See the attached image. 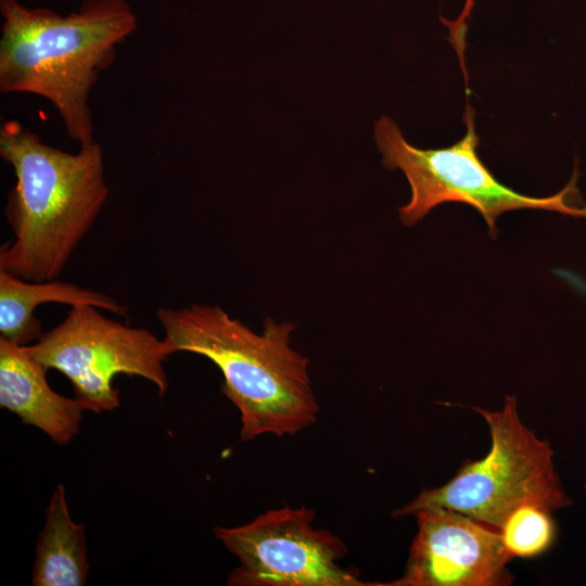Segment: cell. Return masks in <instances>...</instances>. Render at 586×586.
Segmentation results:
<instances>
[{
  "label": "cell",
  "instance_id": "cell-1",
  "mask_svg": "<svg viewBox=\"0 0 586 586\" xmlns=\"http://www.w3.org/2000/svg\"><path fill=\"white\" fill-rule=\"evenodd\" d=\"M0 155L16 177L4 208L13 240L1 246L0 269L26 281L54 280L107 199L101 145L68 153L9 120L0 129Z\"/></svg>",
  "mask_w": 586,
  "mask_h": 586
},
{
  "label": "cell",
  "instance_id": "cell-2",
  "mask_svg": "<svg viewBox=\"0 0 586 586\" xmlns=\"http://www.w3.org/2000/svg\"><path fill=\"white\" fill-rule=\"evenodd\" d=\"M156 316L168 355L199 354L220 369L221 393L240 411L242 441L264 434L295 435L316 422L319 405L309 360L290 346L295 324L266 318L257 334L217 305L161 307Z\"/></svg>",
  "mask_w": 586,
  "mask_h": 586
},
{
  "label": "cell",
  "instance_id": "cell-3",
  "mask_svg": "<svg viewBox=\"0 0 586 586\" xmlns=\"http://www.w3.org/2000/svg\"><path fill=\"white\" fill-rule=\"evenodd\" d=\"M0 90L39 95L58 111L69 138L93 142L89 94L117 47L136 28L124 0H86L67 16L1 0Z\"/></svg>",
  "mask_w": 586,
  "mask_h": 586
},
{
  "label": "cell",
  "instance_id": "cell-4",
  "mask_svg": "<svg viewBox=\"0 0 586 586\" xmlns=\"http://www.w3.org/2000/svg\"><path fill=\"white\" fill-rule=\"evenodd\" d=\"M472 409L488 425V454L480 460L464 461L451 480L423 489L394 510L392 517L442 507L500 531L507 518L523 505L552 513L572 504L556 472L550 444L522 422L514 396H506L499 410Z\"/></svg>",
  "mask_w": 586,
  "mask_h": 586
},
{
  "label": "cell",
  "instance_id": "cell-5",
  "mask_svg": "<svg viewBox=\"0 0 586 586\" xmlns=\"http://www.w3.org/2000/svg\"><path fill=\"white\" fill-rule=\"evenodd\" d=\"M474 110L469 102L463 120L466 135L454 145L419 149L408 143L397 124L388 116L379 118L374 139L390 170L400 169L411 188L410 201L398 209L402 221L410 227L431 209L446 202H461L475 208L496 238V219L513 209H545L586 218V203L577 188V160L568 184L558 193L536 198L500 183L477 155L480 139L475 131Z\"/></svg>",
  "mask_w": 586,
  "mask_h": 586
},
{
  "label": "cell",
  "instance_id": "cell-6",
  "mask_svg": "<svg viewBox=\"0 0 586 586\" xmlns=\"http://www.w3.org/2000/svg\"><path fill=\"white\" fill-rule=\"evenodd\" d=\"M25 347L43 367L67 377L75 398L97 413L119 406L112 385L116 374L146 379L160 396L168 386L163 361L169 355L163 340L146 329L109 319L92 305H73L60 324Z\"/></svg>",
  "mask_w": 586,
  "mask_h": 586
},
{
  "label": "cell",
  "instance_id": "cell-7",
  "mask_svg": "<svg viewBox=\"0 0 586 586\" xmlns=\"http://www.w3.org/2000/svg\"><path fill=\"white\" fill-rule=\"evenodd\" d=\"M305 506L267 510L235 527L214 534L240 562L229 575L232 586H365L358 573L343 569L344 542L314 526Z\"/></svg>",
  "mask_w": 586,
  "mask_h": 586
},
{
  "label": "cell",
  "instance_id": "cell-8",
  "mask_svg": "<svg viewBox=\"0 0 586 586\" xmlns=\"http://www.w3.org/2000/svg\"><path fill=\"white\" fill-rule=\"evenodd\" d=\"M412 539L403 575L382 586H507L512 556L500 531L461 512L431 507L413 514Z\"/></svg>",
  "mask_w": 586,
  "mask_h": 586
},
{
  "label": "cell",
  "instance_id": "cell-9",
  "mask_svg": "<svg viewBox=\"0 0 586 586\" xmlns=\"http://www.w3.org/2000/svg\"><path fill=\"white\" fill-rule=\"evenodd\" d=\"M47 370L25 345L0 336V406L54 443L66 445L78 434L86 408L77 398L55 393L48 384Z\"/></svg>",
  "mask_w": 586,
  "mask_h": 586
},
{
  "label": "cell",
  "instance_id": "cell-10",
  "mask_svg": "<svg viewBox=\"0 0 586 586\" xmlns=\"http://www.w3.org/2000/svg\"><path fill=\"white\" fill-rule=\"evenodd\" d=\"M43 303L71 306L86 304L120 316L128 314L125 306L103 293L55 279L44 282L26 281L0 269L1 337L23 346L39 340L43 333L34 310Z\"/></svg>",
  "mask_w": 586,
  "mask_h": 586
},
{
  "label": "cell",
  "instance_id": "cell-11",
  "mask_svg": "<svg viewBox=\"0 0 586 586\" xmlns=\"http://www.w3.org/2000/svg\"><path fill=\"white\" fill-rule=\"evenodd\" d=\"M89 573L85 526L69 515L65 488L58 485L46 510L33 566L34 586H82Z\"/></svg>",
  "mask_w": 586,
  "mask_h": 586
},
{
  "label": "cell",
  "instance_id": "cell-12",
  "mask_svg": "<svg viewBox=\"0 0 586 586\" xmlns=\"http://www.w3.org/2000/svg\"><path fill=\"white\" fill-rule=\"evenodd\" d=\"M500 534L512 557L538 556L550 547L555 538L551 512L535 505H523L507 518Z\"/></svg>",
  "mask_w": 586,
  "mask_h": 586
},
{
  "label": "cell",
  "instance_id": "cell-13",
  "mask_svg": "<svg viewBox=\"0 0 586 586\" xmlns=\"http://www.w3.org/2000/svg\"><path fill=\"white\" fill-rule=\"evenodd\" d=\"M585 489H586V483H585Z\"/></svg>",
  "mask_w": 586,
  "mask_h": 586
}]
</instances>
